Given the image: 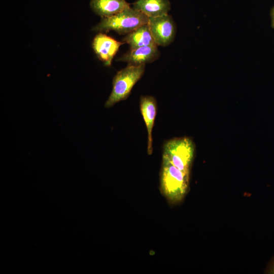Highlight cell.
<instances>
[{
	"label": "cell",
	"instance_id": "cell-1",
	"mask_svg": "<svg viewBox=\"0 0 274 274\" xmlns=\"http://www.w3.org/2000/svg\"><path fill=\"white\" fill-rule=\"evenodd\" d=\"M148 22L147 16L130 6L116 15L101 18L92 30L99 32L112 30L119 35H127Z\"/></svg>",
	"mask_w": 274,
	"mask_h": 274
},
{
	"label": "cell",
	"instance_id": "cell-2",
	"mask_svg": "<svg viewBox=\"0 0 274 274\" xmlns=\"http://www.w3.org/2000/svg\"><path fill=\"white\" fill-rule=\"evenodd\" d=\"M189 174L180 170L162 156L160 188L162 194L172 203L180 202L188 188Z\"/></svg>",
	"mask_w": 274,
	"mask_h": 274
},
{
	"label": "cell",
	"instance_id": "cell-3",
	"mask_svg": "<svg viewBox=\"0 0 274 274\" xmlns=\"http://www.w3.org/2000/svg\"><path fill=\"white\" fill-rule=\"evenodd\" d=\"M146 64L127 65L118 71L113 79V88L105 104L106 108L113 107L115 104L125 100L131 89L143 76Z\"/></svg>",
	"mask_w": 274,
	"mask_h": 274
},
{
	"label": "cell",
	"instance_id": "cell-4",
	"mask_svg": "<svg viewBox=\"0 0 274 274\" xmlns=\"http://www.w3.org/2000/svg\"><path fill=\"white\" fill-rule=\"evenodd\" d=\"M194 152L195 145L191 139L176 138L165 143L162 156L181 171L189 174Z\"/></svg>",
	"mask_w": 274,
	"mask_h": 274
},
{
	"label": "cell",
	"instance_id": "cell-5",
	"mask_svg": "<svg viewBox=\"0 0 274 274\" xmlns=\"http://www.w3.org/2000/svg\"><path fill=\"white\" fill-rule=\"evenodd\" d=\"M148 24L158 46L165 47L174 41L176 33V25L170 15L166 14L149 17Z\"/></svg>",
	"mask_w": 274,
	"mask_h": 274
},
{
	"label": "cell",
	"instance_id": "cell-6",
	"mask_svg": "<svg viewBox=\"0 0 274 274\" xmlns=\"http://www.w3.org/2000/svg\"><path fill=\"white\" fill-rule=\"evenodd\" d=\"M123 42H119L103 32L94 38L92 46L98 58L105 65L110 66L114 57Z\"/></svg>",
	"mask_w": 274,
	"mask_h": 274
},
{
	"label": "cell",
	"instance_id": "cell-7",
	"mask_svg": "<svg viewBox=\"0 0 274 274\" xmlns=\"http://www.w3.org/2000/svg\"><path fill=\"white\" fill-rule=\"evenodd\" d=\"M160 53L158 46H146L133 50H129L117 61L126 62L127 65H139L151 63L157 60Z\"/></svg>",
	"mask_w": 274,
	"mask_h": 274
},
{
	"label": "cell",
	"instance_id": "cell-8",
	"mask_svg": "<svg viewBox=\"0 0 274 274\" xmlns=\"http://www.w3.org/2000/svg\"><path fill=\"white\" fill-rule=\"evenodd\" d=\"M140 106L148 132L147 152L150 155L153 152L152 132L157 114L156 100L152 96H142Z\"/></svg>",
	"mask_w": 274,
	"mask_h": 274
},
{
	"label": "cell",
	"instance_id": "cell-9",
	"mask_svg": "<svg viewBox=\"0 0 274 274\" xmlns=\"http://www.w3.org/2000/svg\"><path fill=\"white\" fill-rule=\"evenodd\" d=\"M122 42L127 44L130 50L146 46L157 45L150 31L148 23L126 35L122 39Z\"/></svg>",
	"mask_w": 274,
	"mask_h": 274
},
{
	"label": "cell",
	"instance_id": "cell-10",
	"mask_svg": "<svg viewBox=\"0 0 274 274\" xmlns=\"http://www.w3.org/2000/svg\"><path fill=\"white\" fill-rule=\"evenodd\" d=\"M132 5L149 18L168 14L171 8L169 0H136Z\"/></svg>",
	"mask_w": 274,
	"mask_h": 274
},
{
	"label": "cell",
	"instance_id": "cell-11",
	"mask_svg": "<svg viewBox=\"0 0 274 274\" xmlns=\"http://www.w3.org/2000/svg\"><path fill=\"white\" fill-rule=\"evenodd\" d=\"M90 7L94 13L103 18L119 13L130 4L126 0H91Z\"/></svg>",
	"mask_w": 274,
	"mask_h": 274
},
{
	"label": "cell",
	"instance_id": "cell-12",
	"mask_svg": "<svg viewBox=\"0 0 274 274\" xmlns=\"http://www.w3.org/2000/svg\"><path fill=\"white\" fill-rule=\"evenodd\" d=\"M264 273L267 274H274V257L269 262L265 270Z\"/></svg>",
	"mask_w": 274,
	"mask_h": 274
},
{
	"label": "cell",
	"instance_id": "cell-13",
	"mask_svg": "<svg viewBox=\"0 0 274 274\" xmlns=\"http://www.w3.org/2000/svg\"><path fill=\"white\" fill-rule=\"evenodd\" d=\"M270 15L271 18V26L274 29V6L271 9Z\"/></svg>",
	"mask_w": 274,
	"mask_h": 274
}]
</instances>
